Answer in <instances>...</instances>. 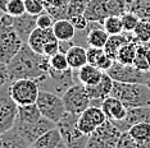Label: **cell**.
<instances>
[{"mask_svg": "<svg viewBox=\"0 0 150 148\" xmlns=\"http://www.w3.org/2000/svg\"><path fill=\"white\" fill-rule=\"evenodd\" d=\"M27 148H37V147H36V146H33V144H31V146H28Z\"/></svg>", "mask_w": 150, "mask_h": 148, "instance_id": "obj_49", "label": "cell"}, {"mask_svg": "<svg viewBox=\"0 0 150 148\" xmlns=\"http://www.w3.org/2000/svg\"><path fill=\"white\" fill-rule=\"evenodd\" d=\"M23 43L13 26V17L3 13L0 15V60L8 64L21 50Z\"/></svg>", "mask_w": 150, "mask_h": 148, "instance_id": "obj_3", "label": "cell"}, {"mask_svg": "<svg viewBox=\"0 0 150 148\" xmlns=\"http://www.w3.org/2000/svg\"><path fill=\"white\" fill-rule=\"evenodd\" d=\"M114 82L123 83H141L150 86V72L137 69L135 65H127L114 60L112 68L107 72Z\"/></svg>", "mask_w": 150, "mask_h": 148, "instance_id": "obj_10", "label": "cell"}, {"mask_svg": "<svg viewBox=\"0 0 150 148\" xmlns=\"http://www.w3.org/2000/svg\"><path fill=\"white\" fill-rule=\"evenodd\" d=\"M71 23L73 24V27L76 28V31H80V32H83L86 31L87 26H88V19L86 18L85 14H80V15H74L69 19Z\"/></svg>", "mask_w": 150, "mask_h": 148, "instance_id": "obj_42", "label": "cell"}, {"mask_svg": "<svg viewBox=\"0 0 150 148\" xmlns=\"http://www.w3.org/2000/svg\"><path fill=\"white\" fill-rule=\"evenodd\" d=\"M132 40H135V36H134V33H129V32H122V33H119V35H112V36H109L108 41L105 43L104 51L109 58L115 60L119 49H121L126 42L132 41Z\"/></svg>", "mask_w": 150, "mask_h": 148, "instance_id": "obj_22", "label": "cell"}, {"mask_svg": "<svg viewBox=\"0 0 150 148\" xmlns=\"http://www.w3.org/2000/svg\"><path fill=\"white\" fill-rule=\"evenodd\" d=\"M135 1H149V0H135Z\"/></svg>", "mask_w": 150, "mask_h": 148, "instance_id": "obj_50", "label": "cell"}, {"mask_svg": "<svg viewBox=\"0 0 150 148\" xmlns=\"http://www.w3.org/2000/svg\"><path fill=\"white\" fill-rule=\"evenodd\" d=\"M54 23H55V19H54L46 10L37 15V27H39V28L50 29V28H53Z\"/></svg>", "mask_w": 150, "mask_h": 148, "instance_id": "obj_40", "label": "cell"}, {"mask_svg": "<svg viewBox=\"0 0 150 148\" xmlns=\"http://www.w3.org/2000/svg\"><path fill=\"white\" fill-rule=\"evenodd\" d=\"M137 45L139 41L137 40H132V41L126 42L118 51L117 55V61L122 64H127V65H134L135 58H136V52H137Z\"/></svg>", "mask_w": 150, "mask_h": 148, "instance_id": "obj_29", "label": "cell"}, {"mask_svg": "<svg viewBox=\"0 0 150 148\" xmlns=\"http://www.w3.org/2000/svg\"><path fill=\"white\" fill-rule=\"evenodd\" d=\"M14 126L19 132V134L25 138L26 142L31 146V144L35 143L42 134H45L46 132H49L50 129L55 128L57 124L42 116L41 119L36 123H23V121L17 120Z\"/></svg>", "mask_w": 150, "mask_h": 148, "instance_id": "obj_13", "label": "cell"}, {"mask_svg": "<svg viewBox=\"0 0 150 148\" xmlns=\"http://www.w3.org/2000/svg\"><path fill=\"white\" fill-rule=\"evenodd\" d=\"M134 139L137 143L145 142V140L150 139V123H140L136 125L131 126L127 130Z\"/></svg>", "mask_w": 150, "mask_h": 148, "instance_id": "obj_32", "label": "cell"}, {"mask_svg": "<svg viewBox=\"0 0 150 148\" xmlns=\"http://www.w3.org/2000/svg\"><path fill=\"white\" fill-rule=\"evenodd\" d=\"M66 111L74 115H81L87 107L91 106V98L86 87L81 83H76L69 87L62 96Z\"/></svg>", "mask_w": 150, "mask_h": 148, "instance_id": "obj_11", "label": "cell"}, {"mask_svg": "<svg viewBox=\"0 0 150 148\" xmlns=\"http://www.w3.org/2000/svg\"><path fill=\"white\" fill-rule=\"evenodd\" d=\"M41 88L39 82L33 79H16L9 83V92L13 101L18 106H26L36 103Z\"/></svg>", "mask_w": 150, "mask_h": 148, "instance_id": "obj_6", "label": "cell"}, {"mask_svg": "<svg viewBox=\"0 0 150 148\" xmlns=\"http://www.w3.org/2000/svg\"><path fill=\"white\" fill-rule=\"evenodd\" d=\"M1 14H3V13H1V12H0V15H1Z\"/></svg>", "mask_w": 150, "mask_h": 148, "instance_id": "obj_51", "label": "cell"}, {"mask_svg": "<svg viewBox=\"0 0 150 148\" xmlns=\"http://www.w3.org/2000/svg\"><path fill=\"white\" fill-rule=\"evenodd\" d=\"M18 119V105L9 92V83L0 87V134L12 129Z\"/></svg>", "mask_w": 150, "mask_h": 148, "instance_id": "obj_12", "label": "cell"}, {"mask_svg": "<svg viewBox=\"0 0 150 148\" xmlns=\"http://www.w3.org/2000/svg\"><path fill=\"white\" fill-rule=\"evenodd\" d=\"M49 66L55 70H60V72H63V70H67L69 69V63H68V59H67V55L66 52H57L55 55L50 56L49 58Z\"/></svg>", "mask_w": 150, "mask_h": 148, "instance_id": "obj_35", "label": "cell"}, {"mask_svg": "<svg viewBox=\"0 0 150 148\" xmlns=\"http://www.w3.org/2000/svg\"><path fill=\"white\" fill-rule=\"evenodd\" d=\"M136 148H150V139L145 140V142H140L137 143V147Z\"/></svg>", "mask_w": 150, "mask_h": 148, "instance_id": "obj_47", "label": "cell"}, {"mask_svg": "<svg viewBox=\"0 0 150 148\" xmlns=\"http://www.w3.org/2000/svg\"><path fill=\"white\" fill-rule=\"evenodd\" d=\"M136 147H137V142L129 135V133L122 132L115 148H136Z\"/></svg>", "mask_w": 150, "mask_h": 148, "instance_id": "obj_41", "label": "cell"}, {"mask_svg": "<svg viewBox=\"0 0 150 148\" xmlns=\"http://www.w3.org/2000/svg\"><path fill=\"white\" fill-rule=\"evenodd\" d=\"M85 40L86 43L91 47H100L104 49L105 43H107L109 38V33L104 29L103 23L100 22H90L88 21V26L86 28V31H83Z\"/></svg>", "mask_w": 150, "mask_h": 148, "instance_id": "obj_17", "label": "cell"}, {"mask_svg": "<svg viewBox=\"0 0 150 148\" xmlns=\"http://www.w3.org/2000/svg\"><path fill=\"white\" fill-rule=\"evenodd\" d=\"M9 3H11V0H0V12H1V13H5V14H6V10H8Z\"/></svg>", "mask_w": 150, "mask_h": 148, "instance_id": "obj_46", "label": "cell"}, {"mask_svg": "<svg viewBox=\"0 0 150 148\" xmlns=\"http://www.w3.org/2000/svg\"><path fill=\"white\" fill-rule=\"evenodd\" d=\"M100 107L104 111L107 119L110 121H121L127 115V107L122 103V101L113 96H108L107 98H104Z\"/></svg>", "mask_w": 150, "mask_h": 148, "instance_id": "obj_19", "label": "cell"}, {"mask_svg": "<svg viewBox=\"0 0 150 148\" xmlns=\"http://www.w3.org/2000/svg\"><path fill=\"white\" fill-rule=\"evenodd\" d=\"M45 6H52V8H66L69 4L71 0H44Z\"/></svg>", "mask_w": 150, "mask_h": 148, "instance_id": "obj_45", "label": "cell"}, {"mask_svg": "<svg viewBox=\"0 0 150 148\" xmlns=\"http://www.w3.org/2000/svg\"><path fill=\"white\" fill-rule=\"evenodd\" d=\"M77 82V77H76V70L69 68L67 70H55L49 66V72H47V79L44 80L42 83H40V88L54 92L59 96H63V93L72 87L73 84H76Z\"/></svg>", "mask_w": 150, "mask_h": 148, "instance_id": "obj_8", "label": "cell"}, {"mask_svg": "<svg viewBox=\"0 0 150 148\" xmlns=\"http://www.w3.org/2000/svg\"><path fill=\"white\" fill-rule=\"evenodd\" d=\"M28 146L30 144L19 134L16 126L0 134V148H27Z\"/></svg>", "mask_w": 150, "mask_h": 148, "instance_id": "obj_24", "label": "cell"}, {"mask_svg": "<svg viewBox=\"0 0 150 148\" xmlns=\"http://www.w3.org/2000/svg\"><path fill=\"white\" fill-rule=\"evenodd\" d=\"M114 60L105 54L104 49L100 47H87V64L96 66L103 72H108L112 68Z\"/></svg>", "mask_w": 150, "mask_h": 148, "instance_id": "obj_21", "label": "cell"}, {"mask_svg": "<svg viewBox=\"0 0 150 148\" xmlns=\"http://www.w3.org/2000/svg\"><path fill=\"white\" fill-rule=\"evenodd\" d=\"M128 0H91L85 15L90 22L103 23L108 17L127 12Z\"/></svg>", "mask_w": 150, "mask_h": 148, "instance_id": "obj_4", "label": "cell"}, {"mask_svg": "<svg viewBox=\"0 0 150 148\" xmlns=\"http://www.w3.org/2000/svg\"><path fill=\"white\" fill-rule=\"evenodd\" d=\"M53 32L59 41H73L76 36V28L71 23L69 19L55 21L53 26Z\"/></svg>", "mask_w": 150, "mask_h": 148, "instance_id": "obj_26", "label": "cell"}, {"mask_svg": "<svg viewBox=\"0 0 150 148\" xmlns=\"http://www.w3.org/2000/svg\"><path fill=\"white\" fill-rule=\"evenodd\" d=\"M6 83H11L9 72H8V64L3 63L1 60H0V87L6 84Z\"/></svg>", "mask_w": 150, "mask_h": 148, "instance_id": "obj_44", "label": "cell"}, {"mask_svg": "<svg viewBox=\"0 0 150 148\" xmlns=\"http://www.w3.org/2000/svg\"><path fill=\"white\" fill-rule=\"evenodd\" d=\"M121 132H127L131 126L140 123H150V107H127V115L121 121H113Z\"/></svg>", "mask_w": 150, "mask_h": 148, "instance_id": "obj_16", "label": "cell"}, {"mask_svg": "<svg viewBox=\"0 0 150 148\" xmlns=\"http://www.w3.org/2000/svg\"><path fill=\"white\" fill-rule=\"evenodd\" d=\"M134 65L140 70L150 72V42H139Z\"/></svg>", "mask_w": 150, "mask_h": 148, "instance_id": "obj_28", "label": "cell"}, {"mask_svg": "<svg viewBox=\"0 0 150 148\" xmlns=\"http://www.w3.org/2000/svg\"><path fill=\"white\" fill-rule=\"evenodd\" d=\"M42 117V114L40 111L39 106L36 103L26 106H18V119L23 123H36Z\"/></svg>", "mask_w": 150, "mask_h": 148, "instance_id": "obj_30", "label": "cell"}, {"mask_svg": "<svg viewBox=\"0 0 150 148\" xmlns=\"http://www.w3.org/2000/svg\"><path fill=\"white\" fill-rule=\"evenodd\" d=\"M114 80L110 78V75L104 72L101 79L99 80L96 84L93 86H85L87 89V93L91 98V106H99L100 107L101 102L104 98H107L108 96H110L112 89H113Z\"/></svg>", "mask_w": 150, "mask_h": 148, "instance_id": "obj_15", "label": "cell"}, {"mask_svg": "<svg viewBox=\"0 0 150 148\" xmlns=\"http://www.w3.org/2000/svg\"><path fill=\"white\" fill-rule=\"evenodd\" d=\"M26 12L32 15H39L45 12V1L44 0H25Z\"/></svg>", "mask_w": 150, "mask_h": 148, "instance_id": "obj_38", "label": "cell"}, {"mask_svg": "<svg viewBox=\"0 0 150 148\" xmlns=\"http://www.w3.org/2000/svg\"><path fill=\"white\" fill-rule=\"evenodd\" d=\"M127 10L135 13V14L140 18V21L150 22V0L149 1H135V0H128Z\"/></svg>", "mask_w": 150, "mask_h": 148, "instance_id": "obj_31", "label": "cell"}, {"mask_svg": "<svg viewBox=\"0 0 150 148\" xmlns=\"http://www.w3.org/2000/svg\"><path fill=\"white\" fill-rule=\"evenodd\" d=\"M62 142H63V138L60 135L59 129L55 126L53 129H50L49 132H46L45 134H42L33 143V146H36L37 148H55Z\"/></svg>", "mask_w": 150, "mask_h": 148, "instance_id": "obj_27", "label": "cell"}, {"mask_svg": "<svg viewBox=\"0 0 150 148\" xmlns=\"http://www.w3.org/2000/svg\"><path fill=\"white\" fill-rule=\"evenodd\" d=\"M60 51V47H59V41H53V42H49L47 45L44 47V51H42V55L47 56V58H50V56L55 55L57 52Z\"/></svg>", "mask_w": 150, "mask_h": 148, "instance_id": "obj_43", "label": "cell"}, {"mask_svg": "<svg viewBox=\"0 0 150 148\" xmlns=\"http://www.w3.org/2000/svg\"><path fill=\"white\" fill-rule=\"evenodd\" d=\"M13 26L21 40L27 43L31 33L37 28V15L25 13L19 17H13Z\"/></svg>", "mask_w": 150, "mask_h": 148, "instance_id": "obj_18", "label": "cell"}, {"mask_svg": "<svg viewBox=\"0 0 150 148\" xmlns=\"http://www.w3.org/2000/svg\"><path fill=\"white\" fill-rule=\"evenodd\" d=\"M121 19H122V24H123V29L125 32H129V33H134L136 26L139 24L140 18L135 13L132 12H125L121 14Z\"/></svg>", "mask_w": 150, "mask_h": 148, "instance_id": "obj_37", "label": "cell"}, {"mask_svg": "<svg viewBox=\"0 0 150 148\" xmlns=\"http://www.w3.org/2000/svg\"><path fill=\"white\" fill-rule=\"evenodd\" d=\"M103 27H104L105 31L109 33V36H112V35H119V33L125 32L123 24H122L121 15L108 17V18L103 22Z\"/></svg>", "mask_w": 150, "mask_h": 148, "instance_id": "obj_33", "label": "cell"}, {"mask_svg": "<svg viewBox=\"0 0 150 148\" xmlns=\"http://www.w3.org/2000/svg\"><path fill=\"white\" fill-rule=\"evenodd\" d=\"M36 105L39 106L40 111H41L42 116L46 119L52 120L53 123H58L60 119L64 116L66 111V106H64L62 96L57 95L50 91L41 89L37 97Z\"/></svg>", "mask_w": 150, "mask_h": 148, "instance_id": "obj_7", "label": "cell"}, {"mask_svg": "<svg viewBox=\"0 0 150 148\" xmlns=\"http://www.w3.org/2000/svg\"><path fill=\"white\" fill-rule=\"evenodd\" d=\"M69 66L74 70L80 69L81 66H83L85 64H87V49H85L83 46L74 43L73 46H71L66 52Z\"/></svg>", "mask_w": 150, "mask_h": 148, "instance_id": "obj_25", "label": "cell"}, {"mask_svg": "<svg viewBox=\"0 0 150 148\" xmlns=\"http://www.w3.org/2000/svg\"><path fill=\"white\" fill-rule=\"evenodd\" d=\"M77 119L78 115L66 112L64 116L57 123V128L59 129L67 148H86L88 135L83 134L77 128Z\"/></svg>", "mask_w": 150, "mask_h": 148, "instance_id": "obj_5", "label": "cell"}, {"mask_svg": "<svg viewBox=\"0 0 150 148\" xmlns=\"http://www.w3.org/2000/svg\"><path fill=\"white\" fill-rule=\"evenodd\" d=\"M91 0H71L67 5V19H71L74 15L85 14Z\"/></svg>", "mask_w": 150, "mask_h": 148, "instance_id": "obj_34", "label": "cell"}, {"mask_svg": "<svg viewBox=\"0 0 150 148\" xmlns=\"http://www.w3.org/2000/svg\"><path fill=\"white\" fill-rule=\"evenodd\" d=\"M121 134L122 132L117 125L110 120H107L88 135L86 148H115Z\"/></svg>", "mask_w": 150, "mask_h": 148, "instance_id": "obj_9", "label": "cell"}, {"mask_svg": "<svg viewBox=\"0 0 150 148\" xmlns=\"http://www.w3.org/2000/svg\"><path fill=\"white\" fill-rule=\"evenodd\" d=\"M134 36L139 42H150V22L140 21L134 31Z\"/></svg>", "mask_w": 150, "mask_h": 148, "instance_id": "obj_36", "label": "cell"}, {"mask_svg": "<svg viewBox=\"0 0 150 148\" xmlns=\"http://www.w3.org/2000/svg\"><path fill=\"white\" fill-rule=\"evenodd\" d=\"M110 96L122 101L126 107H150V86L148 84L114 82Z\"/></svg>", "mask_w": 150, "mask_h": 148, "instance_id": "obj_2", "label": "cell"}, {"mask_svg": "<svg viewBox=\"0 0 150 148\" xmlns=\"http://www.w3.org/2000/svg\"><path fill=\"white\" fill-rule=\"evenodd\" d=\"M25 13H27L25 0H11V3L8 5L6 14H9L12 17H19V15L25 14Z\"/></svg>", "mask_w": 150, "mask_h": 148, "instance_id": "obj_39", "label": "cell"}, {"mask_svg": "<svg viewBox=\"0 0 150 148\" xmlns=\"http://www.w3.org/2000/svg\"><path fill=\"white\" fill-rule=\"evenodd\" d=\"M55 148H67V146H66V144H64V142H62V143L59 144V146L55 147Z\"/></svg>", "mask_w": 150, "mask_h": 148, "instance_id": "obj_48", "label": "cell"}, {"mask_svg": "<svg viewBox=\"0 0 150 148\" xmlns=\"http://www.w3.org/2000/svg\"><path fill=\"white\" fill-rule=\"evenodd\" d=\"M107 116H105L104 111L99 106H90L83 111L81 115H78L77 119V128L83 134L90 135L93 132L98 129L100 125L107 121Z\"/></svg>", "mask_w": 150, "mask_h": 148, "instance_id": "obj_14", "label": "cell"}, {"mask_svg": "<svg viewBox=\"0 0 150 148\" xmlns=\"http://www.w3.org/2000/svg\"><path fill=\"white\" fill-rule=\"evenodd\" d=\"M104 72L100 70L96 66L91 65V64H85L80 69L76 70V77L77 82L83 86H93L96 84L99 80L101 79Z\"/></svg>", "mask_w": 150, "mask_h": 148, "instance_id": "obj_23", "label": "cell"}, {"mask_svg": "<svg viewBox=\"0 0 150 148\" xmlns=\"http://www.w3.org/2000/svg\"><path fill=\"white\" fill-rule=\"evenodd\" d=\"M9 79H33L42 83L47 79L49 72V58L41 54H37L27 43H23L17 55L8 63Z\"/></svg>", "mask_w": 150, "mask_h": 148, "instance_id": "obj_1", "label": "cell"}, {"mask_svg": "<svg viewBox=\"0 0 150 148\" xmlns=\"http://www.w3.org/2000/svg\"><path fill=\"white\" fill-rule=\"evenodd\" d=\"M57 37L53 32V28L50 29H42V28H37L31 33L30 36L28 41H27V45L31 47L33 51L37 52V54H41L42 55V51H44V47L47 45L49 42H53V41H57ZM59 41V40H58Z\"/></svg>", "mask_w": 150, "mask_h": 148, "instance_id": "obj_20", "label": "cell"}]
</instances>
